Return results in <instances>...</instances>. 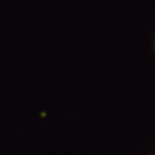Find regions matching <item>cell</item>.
<instances>
[{
    "instance_id": "obj_1",
    "label": "cell",
    "mask_w": 155,
    "mask_h": 155,
    "mask_svg": "<svg viewBox=\"0 0 155 155\" xmlns=\"http://www.w3.org/2000/svg\"><path fill=\"white\" fill-rule=\"evenodd\" d=\"M154 155H155V152H154Z\"/></svg>"
}]
</instances>
